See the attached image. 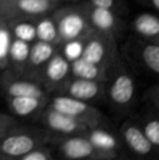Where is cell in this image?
<instances>
[{"mask_svg":"<svg viewBox=\"0 0 159 160\" xmlns=\"http://www.w3.org/2000/svg\"><path fill=\"white\" fill-rule=\"evenodd\" d=\"M119 53L131 71L158 75L159 44L157 42H147L129 34L119 48Z\"/></svg>","mask_w":159,"mask_h":160,"instance_id":"6da1fadb","label":"cell"},{"mask_svg":"<svg viewBox=\"0 0 159 160\" xmlns=\"http://www.w3.org/2000/svg\"><path fill=\"white\" fill-rule=\"evenodd\" d=\"M136 93V82L131 71L120 53L107 70L105 80V96L112 105L124 108L131 105Z\"/></svg>","mask_w":159,"mask_h":160,"instance_id":"7a4b0ae2","label":"cell"},{"mask_svg":"<svg viewBox=\"0 0 159 160\" xmlns=\"http://www.w3.org/2000/svg\"><path fill=\"white\" fill-rule=\"evenodd\" d=\"M56 22L60 44L75 38H85L92 32L84 0L63 3L51 12Z\"/></svg>","mask_w":159,"mask_h":160,"instance_id":"3957f363","label":"cell"},{"mask_svg":"<svg viewBox=\"0 0 159 160\" xmlns=\"http://www.w3.org/2000/svg\"><path fill=\"white\" fill-rule=\"evenodd\" d=\"M47 139L48 135L46 131L15 127L0 141V155L10 159H17L42 146Z\"/></svg>","mask_w":159,"mask_h":160,"instance_id":"277c9868","label":"cell"},{"mask_svg":"<svg viewBox=\"0 0 159 160\" xmlns=\"http://www.w3.org/2000/svg\"><path fill=\"white\" fill-rule=\"evenodd\" d=\"M119 42L105 34L92 31L85 37L82 57L87 61L106 68L110 67L119 55Z\"/></svg>","mask_w":159,"mask_h":160,"instance_id":"5b68a950","label":"cell"},{"mask_svg":"<svg viewBox=\"0 0 159 160\" xmlns=\"http://www.w3.org/2000/svg\"><path fill=\"white\" fill-rule=\"evenodd\" d=\"M85 1V0H84ZM87 19L92 30L115 38L118 42L124 38L127 31V22L112 10L94 7L85 1Z\"/></svg>","mask_w":159,"mask_h":160,"instance_id":"8992f818","label":"cell"},{"mask_svg":"<svg viewBox=\"0 0 159 160\" xmlns=\"http://www.w3.org/2000/svg\"><path fill=\"white\" fill-rule=\"evenodd\" d=\"M60 4L48 0H0V17L13 19H36L50 14Z\"/></svg>","mask_w":159,"mask_h":160,"instance_id":"52a82bcc","label":"cell"},{"mask_svg":"<svg viewBox=\"0 0 159 160\" xmlns=\"http://www.w3.org/2000/svg\"><path fill=\"white\" fill-rule=\"evenodd\" d=\"M0 72V91L6 97H36L48 99L49 93L36 80L20 75L9 69Z\"/></svg>","mask_w":159,"mask_h":160,"instance_id":"ba28073f","label":"cell"},{"mask_svg":"<svg viewBox=\"0 0 159 160\" xmlns=\"http://www.w3.org/2000/svg\"><path fill=\"white\" fill-rule=\"evenodd\" d=\"M48 101L49 102H47V105L50 108L85 121L92 128L98 127L102 121V113L98 111V109H96L86 101L63 95V94H57Z\"/></svg>","mask_w":159,"mask_h":160,"instance_id":"9c48e42d","label":"cell"},{"mask_svg":"<svg viewBox=\"0 0 159 160\" xmlns=\"http://www.w3.org/2000/svg\"><path fill=\"white\" fill-rule=\"evenodd\" d=\"M59 152L68 160H108L115 156L95 148L86 136L70 135L59 142Z\"/></svg>","mask_w":159,"mask_h":160,"instance_id":"30bf717a","label":"cell"},{"mask_svg":"<svg viewBox=\"0 0 159 160\" xmlns=\"http://www.w3.org/2000/svg\"><path fill=\"white\" fill-rule=\"evenodd\" d=\"M42 122L47 130L63 136L84 134L87 130L92 128L85 121L57 111L48 105L42 110Z\"/></svg>","mask_w":159,"mask_h":160,"instance_id":"8fae6325","label":"cell"},{"mask_svg":"<svg viewBox=\"0 0 159 160\" xmlns=\"http://www.w3.org/2000/svg\"><path fill=\"white\" fill-rule=\"evenodd\" d=\"M70 76V62L59 50L47 61L37 75L36 81L50 93H58L60 87Z\"/></svg>","mask_w":159,"mask_h":160,"instance_id":"7c38bea8","label":"cell"},{"mask_svg":"<svg viewBox=\"0 0 159 160\" xmlns=\"http://www.w3.org/2000/svg\"><path fill=\"white\" fill-rule=\"evenodd\" d=\"M57 94H63L91 103L105 96V82L73 78L70 75Z\"/></svg>","mask_w":159,"mask_h":160,"instance_id":"4fadbf2b","label":"cell"},{"mask_svg":"<svg viewBox=\"0 0 159 160\" xmlns=\"http://www.w3.org/2000/svg\"><path fill=\"white\" fill-rule=\"evenodd\" d=\"M127 30L136 37L159 44V18L154 11L137 13L127 23Z\"/></svg>","mask_w":159,"mask_h":160,"instance_id":"5bb4252c","label":"cell"},{"mask_svg":"<svg viewBox=\"0 0 159 160\" xmlns=\"http://www.w3.org/2000/svg\"><path fill=\"white\" fill-rule=\"evenodd\" d=\"M58 51V46L50 42L35 40L31 44L27 62L24 70V76L36 80L40 70L44 68L49 59Z\"/></svg>","mask_w":159,"mask_h":160,"instance_id":"9a60e30c","label":"cell"},{"mask_svg":"<svg viewBox=\"0 0 159 160\" xmlns=\"http://www.w3.org/2000/svg\"><path fill=\"white\" fill-rule=\"evenodd\" d=\"M8 108L13 114L17 117H31L32 114L42 112L46 107L48 99L36 97H6Z\"/></svg>","mask_w":159,"mask_h":160,"instance_id":"2e32d148","label":"cell"},{"mask_svg":"<svg viewBox=\"0 0 159 160\" xmlns=\"http://www.w3.org/2000/svg\"><path fill=\"white\" fill-rule=\"evenodd\" d=\"M31 44L13 38L8 49V68L12 72L23 75L30 53Z\"/></svg>","mask_w":159,"mask_h":160,"instance_id":"e0dca14e","label":"cell"},{"mask_svg":"<svg viewBox=\"0 0 159 160\" xmlns=\"http://www.w3.org/2000/svg\"><path fill=\"white\" fill-rule=\"evenodd\" d=\"M122 136L129 148L140 156H147L153 152V146L145 137L143 131L135 124H129L123 128Z\"/></svg>","mask_w":159,"mask_h":160,"instance_id":"ac0fdd59","label":"cell"},{"mask_svg":"<svg viewBox=\"0 0 159 160\" xmlns=\"http://www.w3.org/2000/svg\"><path fill=\"white\" fill-rule=\"evenodd\" d=\"M70 75L73 78L105 82L107 76V69L102 65L92 63L83 58H79L70 62Z\"/></svg>","mask_w":159,"mask_h":160,"instance_id":"d6986e66","label":"cell"},{"mask_svg":"<svg viewBox=\"0 0 159 160\" xmlns=\"http://www.w3.org/2000/svg\"><path fill=\"white\" fill-rule=\"evenodd\" d=\"M84 134H86L85 136L88 138V141L92 143V145L95 148H97L98 150L110 154L112 156L117 155V149L119 148V143H118L117 138L111 133L96 127L87 130Z\"/></svg>","mask_w":159,"mask_h":160,"instance_id":"ffe728a7","label":"cell"},{"mask_svg":"<svg viewBox=\"0 0 159 160\" xmlns=\"http://www.w3.org/2000/svg\"><path fill=\"white\" fill-rule=\"evenodd\" d=\"M35 30H36L37 40L50 42L56 46L60 45L57 25H56V22L51 13L42 15V17L35 19Z\"/></svg>","mask_w":159,"mask_h":160,"instance_id":"44dd1931","label":"cell"},{"mask_svg":"<svg viewBox=\"0 0 159 160\" xmlns=\"http://www.w3.org/2000/svg\"><path fill=\"white\" fill-rule=\"evenodd\" d=\"M7 23L13 38L30 44L36 40L35 19H13L8 20Z\"/></svg>","mask_w":159,"mask_h":160,"instance_id":"7402d4cb","label":"cell"},{"mask_svg":"<svg viewBox=\"0 0 159 160\" xmlns=\"http://www.w3.org/2000/svg\"><path fill=\"white\" fill-rule=\"evenodd\" d=\"M84 40L85 38H75V39L66 40L58 46V50L69 62H72L82 57Z\"/></svg>","mask_w":159,"mask_h":160,"instance_id":"603a6c76","label":"cell"},{"mask_svg":"<svg viewBox=\"0 0 159 160\" xmlns=\"http://www.w3.org/2000/svg\"><path fill=\"white\" fill-rule=\"evenodd\" d=\"M12 36L9 31L8 23L0 17V71L8 68V49Z\"/></svg>","mask_w":159,"mask_h":160,"instance_id":"cb8c5ba5","label":"cell"},{"mask_svg":"<svg viewBox=\"0 0 159 160\" xmlns=\"http://www.w3.org/2000/svg\"><path fill=\"white\" fill-rule=\"evenodd\" d=\"M88 4L94 7H99L112 10L123 18H127L130 12V7L127 0H85Z\"/></svg>","mask_w":159,"mask_h":160,"instance_id":"d4e9b609","label":"cell"},{"mask_svg":"<svg viewBox=\"0 0 159 160\" xmlns=\"http://www.w3.org/2000/svg\"><path fill=\"white\" fill-rule=\"evenodd\" d=\"M145 137L148 139L153 147L159 146V122L157 119H151L146 122L143 128Z\"/></svg>","mask_w":159,"mask_h":160,"instance_id":"484cf974","label":"cell"},{"mask_svg":"<svg viewBox=\"0 0 159 160\" xmlns=\"http://www.w3.org/2000/svg\"><path fill=\"white\" fill-rule=\"evenodd\" d=\"M19 160H51L50 152L46 149L45 147L40 146V147L35 148L34 150L27 152L24 156L17 158Z\"/></svg>","mask_w":159,"mask_h":160,"instance_id":"4316f807","label":"cell"},{"mask_svg":"<svg viewBox=\"0 0 159 160\" xmlns=\"http://www.w3.org/2000/svg\"><path fill=\"white\" fill-rule=\"evenodd\" d=\"M15 127H17V122L12 117L6 113H0V141L9 131Z\"/></svg>","mask_w":159,"mask_h":160,"instance_id":"83f0119b","label":"cell"},{"mask_svg":"<svg viewBox=\"0 0 159 160\" xmlns=\"http://www.w3.org/2000/svg\"><path fill=\"white\" fill-rule=\"evenodd\" d=\"M140 6L157 13L159 10V0H135Z\"/></svg>","mask_w":159,"mask_h":160,"instance_id":"f1b7e54d","label":"cell"},{"mask_svg":"<svg viewBox=\"0 0 159 160\" xmlns=\"http://www.w3.org/2000/svg\"><path fill=\"white\" fill-rule=\"evenodd\" d=\"M50 2H55L58 4H63V3H72V2H79L81 0H48Z\"/></svg>","mask_w":159,"mask_h":160,"instance_id":"f546056e","label":"cell"},{"mask_svg":"<svg viewBox=\"0 0 159 160\" xmlns=\"http://www.w3.org/2000/svg\"><path fill=\"white\" fill-rule=\"evenodd\" d=\"M0 160H10V158H7V157L1 156V155H0Z\"/></svg>","mask_w":159,"mask_h":160,"instance_id":"4dcf8cb0","label":"cell"}]
</instances>
